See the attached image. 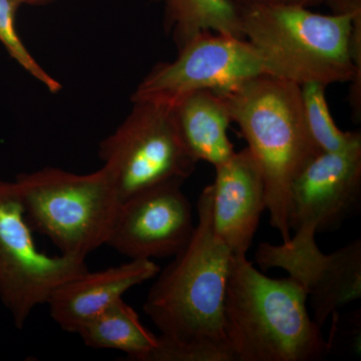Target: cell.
<instances>
[{"instance_id": "obj_1", "label": "cell", "mask_w": 361, "mask_h": 361, "mask_svg": "<svg viewBox=\"0 0 361 361\" xmlns=\"http://www.w3.org/2000/svg\"><path fill=\"white\" fill-rule=\"evenodd\" d=\"M211 205L209 185L191 238L159 271L145 301L144 312L161 332L149 361H234L224 322L233 254L214 233Z\"/></svg>"}, {"instance_id": "obj_2", "label": "cell", "mask_w": 361, "mask_h": 361, "mask_svg": "<svg viewBox=\"0 0 361 361\" xmlns=\"http://www.w3.org/2000/svg\"><path fill=\"white\" fill-rule=\"evenodd\" d=\"M244 39L268 75L298 85L349 82V104L361 118V75L351 58V30L361 18L320 14L300 6H239Z\"/></svg>"}, {"instance_id": "obj_3", "label": "cell", "mask_w": 361, "mask_h": 361, "mask_svg": "<svg viewBox=\"0 0 361 361\" xmlns=\"http://www.w3.org/2000/svg\"><path fill=\"white\" fill-rule=\"evenodd\" d=\"M307 295L290 277L273 279L246 255H233L224 322L234 361H314L330 345L308 312Z\"/></svg>"}, {"instance_id": "obj_4", "label": "cell", "mask_w": 361, "mask_h": 361, "mask_svg": "<svg viewBox=\"0 0 361 361\" xmlns=\"http://www.w3.org/2000/svg\"><path fill=\"white\" fill-rule=\"evenodd\" d=\"M220 94L262 172L270 224L286 241L292 186L322 153L306 126L301 87L264 75Z\"/></svg>"}, {"instance_id": "obj_5", "label": "cell", "mask_w": 361, "mask_h": 361, "mask_svg": "<svg viewBox=\"0 0 361 361\" xmlns=\"http://www.w3.org/2000/svg\"><path fill=\"white\" fill-rule=\"evenodd\" d=\"M14 183L32 231L61 254L85 259L106 245L121 201L106 169L80 175L45 167L18 175Z\"/></svg>"}, {"instance_id": "obj_6", "label": "cell", "mask_w": 361, "mask_h": 361, "mask_svg": "<svg viewBox=\"0 0 361 361\" xmlns=\"http://www.w3.org/2000/svg\"><path fill=\"white\" fill-rule=\"evenodd\" d=\"M103 167L122 202L172 180L185 182L199 161L187 148L168 104L135 102L129 115L99 147Z\"/></svg>"}, {"instance_id": "obj_7", "label": "cell", "mask_w": 361, "mask_h": 361, "mask_svg": "<svg viewBox=\"0 0 361 361\" xmlns=\"http://www.w3.org/2000/svg\"><path fill=\"white\" fill-rule=\"evenodd\" d=\"M32 232L16 183L0 180V299L18 329L59 286L89 271L85 259L39 251Z\"/></svg>"}, {"instance_id": "obj_8", "label": "cell", "mask_w": 361, "mask_h": 361, "mask_svg": "<svg viewBox=\"0 0 361 361\" xmlns=\"http://www.w3.org/2000/svg\"><path fill=\"white\" fill-rule=\"evenodd\" d=\"M264 75L262 59L245 39L206 30L180 47L174 61L157 63L135 87L130 102L172 106L192 92H225Z\"/></svg>"}, {"instance_id": "obj_9", "label": "cell", "mask_w": 361, "mask_h": 361, "mask_svg": "<svg viewBox=\"0 0 361 361\" xmlns=\"http://www.w3.org/2000/svg\"><path fill=\"white\" fill-rule=\"evenodd\" d=\"M316 231L301 226L281 244H259L255 261L262 269L279 268L300 285L307 295L313 320L322 327L330 317L361 296V240L323 253Z\"/></svg>"}, {"instance_id": "obj_10", "label": "cell", "mask_w": 361, "mask_h": 361, "mask_svg": "<svg viewBox=\"0 0 361 361\" xmlns=\"http://www.w3.org/2000/svg\"><path fill=\"white\" fill-rule=\"evenodd\" d=\"M183 183H165L121 202L106 245L130 260L175 256L195 227Z\"/></svg>"}, {"instance_id": "obj_11", "label": "cell", "mask_w": 361, "mask_h": 361, "mask_svg": "<svg viewBox=\"0 0 361 361\" xmlns=\"http://www.w3.org/2000/svg\"><path fill=\"white\" fill-rule=\"evenodd\" d=\"M361 141L338 152H322L296 178L290 194L289 226L334 231L360 211Z\"/></svg>"}, {"instance_id": "obj_12", "label": "cell", "mask_w": 361, "mask_h": 361, "mask_svg": "<svg viewBox=\"0 0 361 361\" xmlns=\"http://www.w3.org/2000/svg\"><path fill=\"white\" fill-rule=\"evenodd\" d=\"M215 171L211 184L214 233L233 255H246L267 209L262 172L248 148L235 152Z\"/></svg>"}, {"instance_id": "obj_13", "label": "cell", "mask_w": 361, "mask_h": 361, "mask_svg": "<svg viewBox=\"0 0 361 361\" xmlns=\"http://www.w3.org/2000/svg\"><path fill=\"white\" fill-rule=\"evenodd\" d=\"M160 270L154 261L137 259L97 272L87 271L52 292L47 303L49 314L61 329L77 334L126 292L156 277Z\"/></svg>"}, {"instance_id": "obj_14", "label": "cell", "mask_w": 361, "mask_h": 361, "mask_svg": "<svg viewBox=\"0 0 361 361\" xmlns=\"http://www.w3.org/2000/svg\"><path fill=\"white\" fill-rule=\"evenodd\" d=\"M172 109L183 140L197 161L215 168L232 158L236 151L227 132L233 121L220 92H192L176 102Z\"/></svg>"}, {"instance_id": "obj_15", "label": "cell", "mask_w": 361, "mask_h": 361, "mask_svg": "<svg viewBox=\"0 0 361 361\" xmlns=\"http://www.w3.org/2000/svg\"><path fill=\"white\" fill-rule=\"evenodd\" d=\"M77 334L90 348L122 351L130 360L149 361L159 346V337L142 325L123 298L85 323Z\"/></svg>"}, {"instance_id": "obj_16", "label": "cell", "mask_w": 361, "mask_h": 361, "mask_svg": "<svg viewBox=\"0 0 361 361\" xmlns=\"http://www.w3.org/2000/svg\"><path fill=\"white\" fill-rule=\"evenodd\" d=\"M163 7L166 33L177 49L200 32L223 33L244 39L235 0H152Z\"/></svg>"}, {"instance_id": "obj_17", "label": "cell", "mask_w": 361, "mask_h": 361, "mask_svg": "<svg viewBox=\"0 0 361 361\" xmlns=\"http://www.w3.org/2000/svg\"><path fill=\"white\" fill-rule=\"evenodd\" d=\"M326 87L316 82L301 85L304 118L320 151H342L361 141V133L343 132L337 127L327 104Z\"/></svg>"}, {"instance_id": "obj_18", "label": "cell", "mask_w": 361, "mask_h": 361, "mask_svg": "<svg viewBox=\"0 0 361 361\" xmlns=\"http://www.w3.org/2000/svg\"><path fill=\"white\" fill-rule=\"evenodd\" d=\"M20 6V0H0V44L28 75L51 94H59L63 85L30 54L16 30V13Z\"/></svg>"}, {"instance_id": "obj_19", "label": "cell", "mask_w": 361, "mask_h": 361, "mask_svg": "<svg viewBox=\"0 0 361 361\" xmlns=\"http://www.w3.org/2000/svg\"><path fill=\"white\" fill-rule=\"evenodd\" d=\"M325 0H235L239 6H300L311 7L324 4Z\"/></svg>"}, {"instance_id": "obj_20", "label": "cell", "mask_w": 361, "mask_h": 361, "mask_svg": "<svg viewBox=\"0 0 361 361\" xmlns=\"http://www.w3.org/2000/svg\"><path fill=\"white\" fill-rule=\"evenodd\" d=\"M58 0H20L21 6H39L45 4H52Z\"/></svg>"}]
</instances>
